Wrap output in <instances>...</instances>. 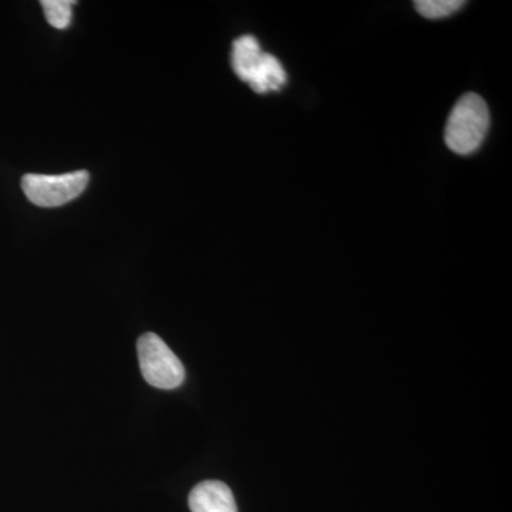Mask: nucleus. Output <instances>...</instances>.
I'll return each mask as SVG.
<instances>
[{
    "label": "nucleus",
    "mask_w": 512,
    "mask_h": 512,
    "mask_svg": "<svg viewBox=\"0 0 512 512\" xmlns=\"http://www.w3.org/2000/svg\"><path fill=\"white\" fill-rule=\"evenodd\" d=\"M464 5L466 2H461V0H417L414 3L417 12L427 19L447 18V16L458 12Z\"/></svg>",
    "instance_id": "8"
},
{
    "label": "nucleus",
    "mask_w": 512,
    "mask_h": 512,
    "mask_svg": "<svg viewBox=\"0 0 512 512\" xmlns=\"http://www.w3.org/2000/svg\"><path fill=\"white\" fill-rule=\"evenodd\" d=\"M89 180L90 175L84 170L62 175L26 174L22 190L37 207L55 208L83 194Z\"/></svg>",
    "instance_id": "3"
},
{
    "label": "nucleus",
    "mask_w": 512,
    "mask_h": 512,
    "mask_svg": "<svg viewBox=\"0 0 512 512\" xmlns=\"http://www.w3.org/2000/svg\"><path fill=\"white\" fill-rule=\"evenodd\" d=\"M188 504L192 512H238L234 494L221 481H204L191 491Z\"/></svg>",
    "instance_id": "4"
},
{
    "label": "nucleus",
    "mask_w": 512,
    "mask_h": 512,
    "mask_svg": "<svg viewBox=\"0 0 512 512\" xmlns=\"http://www.w3.org/2000/svg\"><path fill=\"white\" fill-rule=\"evenodd\" d=\"M73 0H43L40 2L45 12L47 23L56 29L69 28L72 23Z\"/></svg>",
    "instance_id": "7"
},
{
    "label": "nucleus",
    "mask_w": 512,
    "mask_h": 512,
    "mask_svg": "<svg viewBox=\"0 0 512 512\" xmlns=\"http://www.w3.org/2000/svg\"><path fill=\"white\" fill-rule=\"evenodd\" d=\"M490 127V111L483 97L464 94L448 116L444 140L454 153L467 156L483 144Z\"/></svg>",
    "instance_id": "1"
},
{
    "label": "nucleus",
    "mask_w": 512,
    "mask_h": 512,
    "mask_svg": "<svg viewBox=\"0 0 512 512\" xmlns=\"http://www.w3.org/2000/svg\"><path fill=\"white\" fill-rule=\"evenodd\" d=\"M141 373L151 386L173 390L183 384L185 369L177 355L156 333H144L137 342Z\"/></svg>",
    "instance_id": "2"
},
{
    "label": "nucleus",
    "mask_w": 512,
    "mask_h": 512,
    "mask_svg": "<svg viewBox=\"0 0 512 512\" xmlns=\"http://www.w3.org/2000/svg\"><path fill=\"white\" fill-rule=\"evenodd\" d=\"M264 55V50L254 36L238 37L232 45V69L242 82L249 83Z\"/></svg>",
    "instance_id": "5"
},
{
    "label": "nucleus",
    "mask_w": 512,
    "mask_h": 512,
    "mask_svg": "<svg viewBox=\"0 0 512 512\" xmlns=\"http://www.w3.org/2000/svg\"><path fill=\"white\" fill-rule=\"evenodd\" d=\"M286 72L282 63L271 53H266L258 70L252 76L249 86L255 93L265 94L269 92H278L285 86Z\"/></svg>",
    "instance_id": "6"
}]
</instances>
